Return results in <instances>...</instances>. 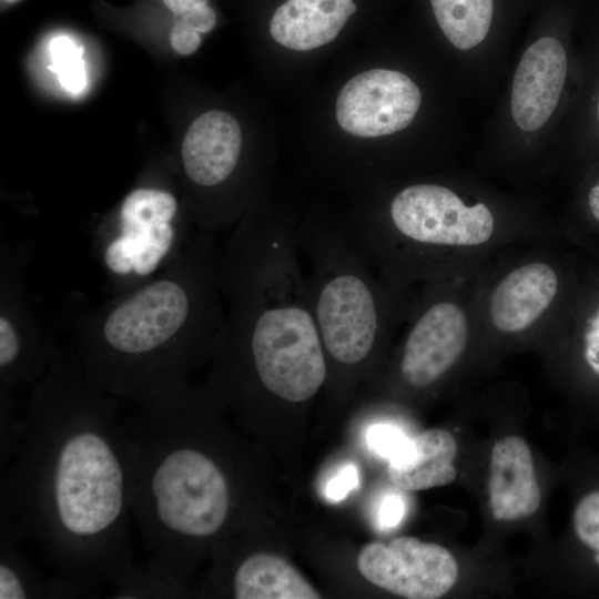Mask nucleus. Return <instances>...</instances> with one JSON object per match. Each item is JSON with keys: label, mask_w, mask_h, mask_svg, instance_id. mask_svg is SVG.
Wrapping results in <instances>:
<instances>
[{"label": "nucleus", "mask_w": 599, "mask_h": 599, "mask_svg": "<svg viewBox=\"0 0 599 599\" xmlns=\"http://www.w3.org/2000/svg\"><path fill=\"white\" fill-rule=\"evenodd\" d=\"M202 400L191 386L133 404L124 416L134 454L132 515L148 564L182 587L199 548L227 526L234 502L227 469L199 437Z\"/></svg>", "instance_id": "4"}, {"label": "nucleus", "mask_w": 599, "mask_h": 599, "mask_svg": "<svg viewBox=\"0 0 599 599\" xmlns=\"http://www.w3.org/2000/svg\"><path fill=\"white\" fill-rule=\"evenodd\" d=\"M210 0H163V3L177 17L190 10L209 4Z\"/></svg>", "instance_id": "29"}, {"label": "nucleus", "mask_w": 599, "mask_h": 599, "mask_svg": "<svg viewBox=\"0 0 599 599\" xmlns=\"http://www.w3.org/2000/svg\"><path fill=\"white\" fill-rule=\"evenodd\" d=\"M175 20L181 21L199 33H205L214 28L216 13L206 4L177 16Z\"/></svg>", "instance_id": "28"}, {"label": "nucleus", "mask_w": 599, "mask_h": 599, "mask_svg": "<svg viewBox=\"0 0 599 599\" xmlns=\"http://www.w3.org/2000/svg\"><path fill=\"white\" fill-rule=\"evenodd\" d=\"M297 242L326 363L363 367L412 312L406 283L373 262L342 222L300 221Z\"/></svg>", "instance_id": "5"}, {"label": "nucleus", "mask_w": 599, "mask_h": 599, "mask_svg": "<svg viewBox=\"0 0 599 599\" xmlns=\"http://www.w3.org/2000/svg\"><path fill=\"white\" fill-rule=\"evenodd\" d=\"M560 276L549 264L530 262L506 274L494 287L488 316L496 331L519 334L531 328L555 303Z\"/></svg>", "instance_id": "13"}, {"label": "nucleus", "mask_w": 599, "mask_h": 599, "mask_svg": "<svg viewBox=\"0 0 599 599\" xmlns=\"http://www.w3.org/2000/svg\"><path fill=\"white\" fill-rule=\"evenodd\" d=\"M567 74V54L550 37L532 43L522 54L511 90V115L525 131L540 129L555 111Z\"/></svg>", "instance_id": "12"}, {"label": "nucleus", "mask_w": 599, "mask_h": 599, "mask_svg": "<svg viewBox=\"0 0 599 599\" xmlns=\"http://www.w3.org/2000/svg\"><path fill=\"white\" fill-rule=\"evenodd\" d=\"M21 544L10 534L0 532V599L54 598L53 578L40 573Z\"/></svg>", "instance_id": "20"}, {"label": "nucleus", "mask_w": 599, "mask_h": 599, "mask_svg": "<svg viewBox=\"0 0 599 599\" xmlns=\"http://www.w3.org/2000/svg\"><path fill=\"white\" fill-rule=\"evenodd\" d=\"M113 598H175L184 588L152 568L132 565L111 587Z\"/></svg>", "instance_id": "21"}, {"label": "nucleus", "mask_w": 599, "mask_h": 599, "mask_svg": "<svg viewBox=\"0 0 599 599\" xmlns=\"http://www.w3.org/2000/svg\"><path fill=\"white\" fill-rule=\"evenodd\" d=\"M455 437L446 429L432 428L409 438L406 447L388 460L390 483L405 491L445 486L457 475Z\"/></svg>", "instance_id": "17"}, {"label": "nucleus", "mask_w": 599, "mask_h": 599, "mask_svg": "<svg viewBox=\"0 0 599 599\" xmlns=\"http://www.w3.org/2000/svg\"><path fill=\"white\" fill-rule=\"evenodd\" d=\"M177 201L171 193L139 187L123 200L114 235L103 240L102 263L128 288L163 267L193 235L175 225Z\"/></svg>", "instance_id": "7"}, {"label": "nucleus", "mask_w": 599, "mask_h": 599, "mask_svg": "<svg viewBox=\"0 0 599 599\" xmlns=\"http://www.w3.org/2000/svg\"><path fill=\"white\" fill-rule=\"evenodd\" d=\"M342 223L373 262L405 283L435 278L446 252L484 245L496 229L486 204L466 205L435 183L402 189L384 215L361 213Z\"/></svg>", "instance_id": "6"}, {"label": "nucleus", "mask_w": 599, "mask_h": 599, "mask_svg": "<svg viewBox=\"0 0 599 599\" xmlns=\"http://www.w3.org/2000/svg\"><path fill=\"white\" fill-rule=\"evenodd\" d=\"M241 148V128L235 118L224 111H207L191 124L184 136V173L201 189L217 187L235 173Z\"/></svg>", "instance_id": "14"}, {"label": "nucleus", "mask_w": 599, "mask_h": 599, "mask_svg": "<svg viewBox=\"0 0 599 599\" xmlns=\"http://www.w3.org/2000/svg\"><path fill=\"white\" fill-rule=\"evenodd\" d=\"M419 88L406 74L372 69L353 77L336 100V119L349 134L376 138L407 128L420 106Z\"/></svg>", "instance_id": "11"}, {"label": "nucleus", "mask_w": 599, "mask_h": 599, "mask_svg": "<svg viewBox=\"0 0 599 599\" xmlns=\"http://www.w3.org/2000/svg\"><path fill=\"white\" fill-rule=\"evenodd\" d=\"M409 438L400 428L389 424L373 425L366 434V443L370 450L387 461L402 453Z\"/></svg>", "instance_id": "24"}, {"label": "nucleus", "mask_w": 599, "mask_h": 599, "mask_svg": "<svg viewBox=\"0 0 599 599\" xmlns=\"http://www.w3.org/2000/svg\"><path fill=\"white\" fill-rule=\"evenodd\" d=\"M215 237L199 231L156 277L77 317L71 349L94 386L131 405L191 387L224 319Z\"/></svg>", "instance_id": "3"}, {"label": "nucleus", "mask_w": 599, "mask_h": 599, "mask_svg": "<svg viewBox=\"0 0 599 599\" xmlns=\"http://www.w3.org/2000/svg\"><path fill=\"white\" fill-rule=\"evenodd\" d=\"M357 568L373 585L408 599H437L458 579V565L445 547L404 536L366 544Z\"/></svg>", "instance_id": "10"}, {"label": "nucleus", "mask_w": 599, "mask_h": 599, "mask_svg": "<svg viewBox=\"0 0 599 599\" xmlns=\"http://www.w3.org/2000/svg\"><path fill=\"white\" fill-rule=\"evenodd\" d=\"M22 256L6 260L1 273L0 389L31 387L63 352L40 327L23 287Z\"/></svg>", "instance_id": "9"}, {"label": "nucleus", "mask_w": 599, "mask_h": 599, "mask_svg": "<svg viewBox=\"0 0 599 599\" xmlns=\"http://www.w3.org/2000/svg\"><path fill=\"white\" fill-rule=\"evenodd\" d=\"M572 524L578 539L595 552L599 565V490L583 496L577 504Z\"/></svg>", "instance_id": "23"}, {"label": "nucleus", "mask_w": 599, "mask_h": 599, "mask_svg": "<svg viewBox=\"0 0 599 599\" xmlns=\"http://www.w3.org/2000/svg\"><path fill=\"white\" fill-rule=\"evenodd\" d=\"M121 404L64 348L30 387L2 469L0 530L37 550L60 598L97 597L133 565L134 454Z\"/></svg>", "instance_id": "1"}, {"label": "nucleus", "mask_w": 599, "mask_h": 599, "mask_svg": "<svg viewBox=\"0 0 599 599\" xmlns=\"http://www.w3.org/2000/svg\"><path fill=\"white\" fill-rule=\"evenodd\" d=\"M488 495L491 515L496 520H518L539 508L541 494L532 456L521 437L510 435L495 443Z\"/></svg>", "instance_id": "15"}, {"label": "nucleus", "mask_w": 599, "mask_h": 599, "mask_svg": "<svg viewBox=\"0 0 599 599\" xmlns=\"http://www.w3.org/2000/svg\"><path fill=\"white\" fill-rule=\"evenodd\" d=\"M598 119H599V103H598Z\"/></svg>", "instance_id": "30"}, {"label": "nucleus", "mask_w": 599, "mask_h": 599, "mask_svg": "<svg viewBox=\"0 0 599 599\" xmlns=\"http://www.w3.org/2000/svg\"><path fill=\"white\" fill-rule=\"evenodd\" d=\"M170 43L177 53L187 55L199 49L202 39L197 31L175 20L170 33Z\"/></svg>", "instance_id": "27"}, {"label": "nucleus", "mask_w": 599, "mask_h": 599, "mask_svg": "<svg viewBox=\"0 0 599 599\" xmlns=\"http://www.w3.org/2000/svg\"><path fill=\"white\" fill-rule=\"evenodd\" d=\"M52 64L49 69L58 74L61 85L71 93H79L87 85L82 48L67 37H58L50 43Z\"/></svg>", "instance_id": "22"}, {"label": "nucleus", "mask_w": 599, "mask_h": 599, "mask_svg": "<svg viewBox=\"0 0 599 599\" xmlns=\"http://www.w3.org/2000/svg\"><path fill=\"white\" fill-rule=\"evenodd\" d=\"M412 309V323L402 345L398 374L409 387L436 384L463 355L469 322L454 298L432 287Z\"/></svg>", "instance_id": "8"}, {"label": "nucleus", "mask_w": 599, "mask_h": 599, "mask_svg": "<svg viewBox=\"0 0 599 599\" xmlns=\"http://www.w3.org/2000/svg\"><path fill=\"white\" fill-rule=\"evenodd\" d=\"M300 220L260 212L219 250L224 319L212 357L214 384L231 397L248 387L290 404L313 398L327 380L298 248Z\"/></svg>", "instance_id": "2"}, {"label": "nucleus", "mask_w": 599, "mask_h": 599, "mask_svg": "<svg viewBox=\"0 0 599 599\" xmlns=\"http://www.w3.org/2000/svg\"><path fill=\"white\" fill-rule=\"evenodd\" d=\"M407 505L399 494H388L379 502L376 524L380 531L392 530L405 518Z\"/></svg>", "instance_id": "25"}, {"label": "nucleus", "mask_w": 599, "mask_h": 599, "mask_svg": "<svg viewBox=\"0 0 599 599\" xmlns=\"http://www.w3.org/2000/svg\"><path fill=\"white\" fill-rule=\"evenodd\" d=\"M430 2L440 30L457 49H471L486 38L493 19V0H430Z\"/></svg>", "instance_id": "19"}, {"label": "nucleus", "mask_w": 599, "mask_h": 599, "mask_svg": "<svg viewBox=\"0 0 599 599\" xmlns=\"http://www.w3.org/2000/svg\"><path fill=\"white\" fill-rule=\"evenodd\" d=\"M232 592L236 599H318L322 596L284 558L255 552L234 568Z\"/></svg>", "instance_id": "18"}, {"label": "nucleus", "mask_w": 599, "mask_h": 599, "mask_svg": "<svg viewBox=\"0 0 599 599\" xmlns=\"http://www.w3.org/2000/svg\"><path fill=\"white\" fill-rule=\"evenodd\" d=\"M355 10L353 0H287L275 10L270 32L288 49H316L332 42Z\"/></svg>", "instance_id": "16"}, {"label": "nucleus", "mask_w": 599, "mask_h": 599, "mask_svg": "<svg viewBox=\"0 0 599 599\" xmlns=\"http://www.w3.org/2000/svg\"><path fill=\"white\" fill-rule=\"evenodd\" d=\"M359 485L358 469L354 464L344 466L325 486V497L332 502L343 500L349 491Z\"/></svg>", "instance_id": "26"}]
</instances>
